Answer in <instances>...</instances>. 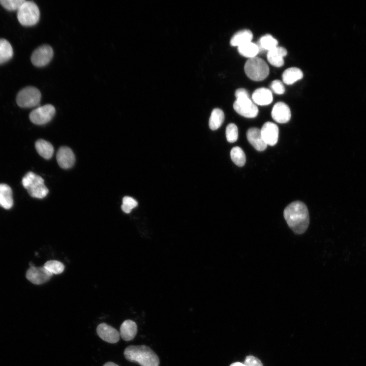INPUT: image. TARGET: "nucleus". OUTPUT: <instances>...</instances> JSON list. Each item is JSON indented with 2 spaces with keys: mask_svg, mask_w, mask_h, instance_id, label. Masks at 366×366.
<instances>
[{
  "mask_svg": "<svg viewBox=\"0 0 366 366\" xmlns=\"http://www.w3.org/2000/svg\"><path fill=\"white\" fill-rule=\"evenodd\" d=\"M284 217L288 226L296 234L303 233L309 226V211L301 201H294L288 205L284 210Z\"/></svg>",
  "mask_w": 366,
  "mask_h": 366,
  "instance_id": "obj_1",
  "label": "nucleus"
},
{
  "mask_svg": "<svg viewBox=\"0 0 366 366\" xmlns=\"http://www.w3.org/2000/svg\"><path fill=\"white\" fill-rule=\"evenodd\" d=\"M125 358L129 361L137 363L140 366H159L160 359L156 353L145 345H130L124 352Z\"/></svg>",
  "mask_w": 366,
  "mask_h": 366,
  "instance_id": "obj_2",
  "label": "nucleus"
},
{
  "mask_svg": "<svg viewBox=\"0 0 366 366\" xmlns=\"http://www.w3.org/2000/svg\"><path fill=\"white\" fill-rule=\"evenodd\" d=\"M236 98L233 104L235 111L240 115L253 118L258 113V109L250 98L248 92L244 88L237 89L235 93Z\"/></svg>",
  "mask_w": 366,
  "mask_h": 366,
  "instance_id": "obj_3",
  "label": "nucleus"
},
{
  "mask_svg": "<svg viewBox=\"0 0 366 366\" xmlns=\"http://www.w3.org/2000/svg\"><path fill=\"white\" fill-rule=\"evenodd\" d=\"M22 184L32 197L42 199L48 193L49 191L44 184V179L33 172L25 174L22 178Z\"/></svg>",
  "mask_w": 366,
  "mask_h": 366,
  "instance_id": "obj_4",
  "label": "nucleus"
},
{
  "mask_svg": "<svg viewBox=\"0 0 366 366\" xmlns=\"http://www.w3.org/2000/svg\"><path fill=\"white\" fill-rule=\"evenodd\" d=\"M17 19L25 26L36 24L40 19V11L37 5L31 1H24L17 10Z\"/></svg>",
  "mask_w": 366,
  "mask_h": 366,
  "instance_id": "obj_5",
  "label": "nucleus"
},
{
  "mask_svg": "<svg viewBox=\"0 0 366 366\" xmlns=\"http://www.w3.org/2000/svg\"><path fill=\"white\" fill-rule=\"evenodd\" d=\"M245 71L247 76L254 81H261L269 74L267 64L261 58L254 57L249 58L245 65Z\"/></svg>",
  "mask_w": 366,
  "mask_h": 366,
  "instance_id": "obj_6",
  "label": "nucleus"
},
{
  "mask_svg": "<svg viewBox=\"0 0 366 366\" xmlns=\"http://www.w3.org/2000/svg\"><path fill=\"white\" fill-rule=\"evenodd\" d=\"M41 99L39 90L34 86H27L20 90L16 97L17 105L22 108H32L38 105Z\"/></svg>",
  "mask_w": 366,
  "mask_h": 366,
  "instance_id": "obj_7",
  "label": "nucleus"
},
{
  "mask_svg": "<svg viewBox=\"0 0 366 366\" xmlns=\"http://www.w3.org/2000/svg\"><path fill=\"white\" fill-rule=\"evenodd\" d=\"M55 113L54 107L50 104H47L33 110L29 114L30 120L34 124L38 125H44L50 121Z\"/></svg>",
  "mask_w": 366,
  "mask_h": 366,
  "instance_id": "obj_8",
  "label": "nucleus"
},
{
  "mask_svg": "<svg viewBox=\"0 0 366 366\" xmlns=\"http://www.w3.org/2000/svg\"><path fill=\"white\" fill-rule=\"evenodd\" d=\"M53 56V51L52 47L48 45H43L34 51L30 59L35 66L42 67L49 64Z\"/></svg>",
  "mask_w": 366,
  "mask_h": 366,
  "instance_id": "obj_9",
  "label": "nucleus"
},
{
  "mask_svg": "<svg viewBox=\"0 0 366 366\" xmlns=\"http://www.w3.org/2000/svg\"><path fill=\"white\" fill-rule=\"evenodd\" d=\"M52 274L44 266L41 267L33 266L27 269L26 272V278L32 283L40 285L49 281Z\"/></svg>",
  "mask_w": 366,
  "mask_h": 366,
  "instance_id": "obj_10",
  "label": "nucleus"
},
{
  "mask_svg": "<svg viewBox=\"0 0 366 366\" xmlns=\"http://www.w3.org/2000/svg\"><path fill=\"white\" fill-rule=\"evenodd\" d=\"M96 330L98 336L107 343L114 344L119 340V332L107 323H100L97 326Z\"/></svg>",
  "mask_w": 366,
  "mask_h": 366,
  "instance_id": "obj_11",
  "label": "nucleus"
},
{
  "mask_svg": "<svg viewBox=\"0 0 366 366\" xmlns=\"http://www.w3.org/2000/svg\"><path fill=\"white\" fill-rule=\"evenodd\" d=\"M262 137L267 145H274L278 141L279 128L276 124L267 121L260 130Z\"/></svg>",
  "mask_w": 366,
  "mask_h": 366,
  "instance_id": "obj_12",
  "label": "nucleus"
},
{
  "mask_svg": "<svg viewBox=\"0 0 366 366\" xmlns=\"http://www.w3.org/2000/svg\"><path fill=\"white\" fill-rule=\"evenodd\" d=\"M56 160L61 168L69 169L73 166L75 157L71 148L67 146H62L57 151Z\"/></svg>",
  "mask_w": 366,
  "mask_h": 366,
  "instance_id": "obj_13",
  "label": "nucleus"
},
{
  "mask_svg": "<svg viewBox=\"0 0 366 366\" xmlns=\"http://www.w3.org/2000/svg\"><path fill=\"white\" fill-rule=\"evenodd\" d=\"M291 111L288 106L285 103L279 102L273 107L271 111L272 118L279 123H286L291 118Z\"/></svg>",
  "mask_w": 366,
  "mask_h": 366,
  "instance_id": "obj_14",
  "label": "nucleus"
},
{
  "mask_svg": "<svg viewBox=\"0 0 366 366\" xmlns=\"http://www.w3.org/2000/svg\"><path fill=\"white\" fill-rule=\"evenodd\" d=\"M247 139L250 144L257 150L263 151L267 146L264 141L260 129L251 128L247 132Z\"/></svg>",
  "mask_w": 366,
  "mask_h": 366,
  "instance_id": "obj_15",
  "label": "nucleus"
},
{
  "mask_svg": "<svg viewBox=\"0 0 366 366\" xmlns=\"http://www.w3.org/2000/svg\"><path fill=\"white\" fill-rule=\"evenodd\" d=\"M287 51L285 48L277 46L268 51L267 58L271 65L280 67L284 65L283 57L287 55Z\"/></svg>",
  "mask_w": 366,
  "mask_h": 366,
  "instance_id": "obj_16",
  "label": "nucleus"
},
{
  "mask_svg": "<svg viewBox=\"0 0 366 366\" xmlns=\"http://www.w3.org/2000/svg\"><path fill=\"white\" fill-rule=\"evenodd\" d=\"M137 332L136 323L131 320H126L121 324L119 329L120 337L126 341H131Z\"/></svg>",
  "mask_w": 366,
  "mask_h": 366,
  "instance_id": "obj_17",
  "label": "nucleus"
},
{
  "mask_svg": "<svg viewBox=\"0 0 366 366\" xmlns=\"http://www.w3.org/2000/svg\"><path fill=\"white\" fill-rule=\"evenodd\" d=\"M252 100L259 105H267L270 104L273 100L271 92L266 88L262 87L256 89L252 95Z\"/></svg>",
  "mask_w": 366,
  "mask_h": 366,
  "instance_id": "obj_18",
  "label": "nucleus"
},
{
  "mask_svg": "<svg viewBox=\"0 0 366 366\" xmlns=\"http://www.w3.org/2000/svg\"><path fill=\"white\" fill-rule=\"evenodd\" d=\"M13 205V199L11 188L6 184H0V206L6 209H9Z\"/></svg>",
  "mask_w": 366,
  "mask_h": 366,
  "instance_id": "obj_19",
  "label": "nucleus"
},
{
  "mask_svg": "<svg viewBox=\"0 0 366 366\" xmlns=\"http://www.w3.org/2000/svg\"><path fill=\"white\" fill-rule=\"evenodd\" d=\"M253 39L252 33L248 29H243L236 32L230 40V44L233 46L239 47L251 42Z\"/></svg>",
  "mask_w": 366,
  "mask_h": 366,
  "instance_id": "obj_20",
  "label": "nucleus"
},
{
  "mask_svg": "<svg viewBox=\"0 0 366 366\" xmlns=\"http://www.w3.org/2000/svg\"><path fill=\"white\" fill-rule=\"evenodd\" d=\"M35 148L38 153L44 159H49L53 154L54 148L52 145L45 140H37L35 143Z\"/></svg>",
  "mask_w": 366,
  "mask_h": 366,
  "instance_id": "obj_21",
  "label": "nucleus"
},
{
  "mask_svg": "<svg viewBox=\"0 0 366 366\" xmlns=\"http://www.w3.org/2000/svg\"><path fill=\"white\" fill-rule=\"evenodd\" d=\"M303 73L298 68L292 67L287 69L283 73L282 79L286 84H292L302 78Z\"/></svg>",
  "mask_w": 366,
  "mask_h": 366,
  "instance_id": "obj_22",
  "label": "nucleus"
},
{
  "mask_svg": "<svg viewBox=\"0 0 366 366\" xmlns=\"http://www.w3.org/2000/svg\"><path fill=\"white\" fill-rule=\"evenodd\" d=\"M13 55V50L10 43L6 39H0V64L9 60Z\"/></svg>",
  "mask_w": 366,
  "mask_h": 366,
  "instance_id": "obj_23",
  "label": "nucleus"
},
{
  "mask_svg": "<svg viewBox=\"0 0 366 366\" xmlns=\"http://www.w3.org/2000/svg\"><path fill=\"white\" fill-rule=\"evenodd\" d=\"M224 120V113L219 109H214L211 112L209 119V127L212 130H216L222 125Z\"/></svg>",
  "mask_w": 366,
  "mask_h": 366,
  "instance_id": "obj_24",
  "label": "nucleus"
},
{
  "mask_svg": "<svg viewBox=\"0 0 366 366\" xmlns=\"http://www.w3.org/2000/svg\"><path fill=\"white\" fill-rule=\"evenodd\" d=\"M238 51L241 55L251 58L256 56L259 48L257 44L250 42L238 47Z\"/></svg>",
  "mask_w": 366,
  "mask_h": 366,
  "instance_id": "obj_25",
  "label": "nucleus"
},
{
  "mask_svg": "<svg viewBox=\"0 0 366 366\" xmlns=\"http://www.w3.org/2000/svg\"><path fill=\"white\" fill-rule=\"evenodd\" d=\"M230 156L232 161L237 166L242 167L245 165L246 155L240 147L235 146L232 148L230 151Z\"/></svg>",
  "mask_w": 366,
  "mask_h": 366,
  "instance_id": "obj_26",
  "label": "nucleus"
},
{
  "mask_svg": "<svg viewBox=\"0 0 366 366\" xmlns=\"http://www.w3.org/2000/svg\"><path fill=\"white\" fill-rule=\"evenodd\" d=\"M278 41L268 34L262 37L259 42L261 48L268 51L278 46Z\"/></svg>",
  "mask_w": 366,
  "mask_h": 366,
  "instance_id": "obj_27",
  "label": "nucleus"
},
{
  "mask_svg": "<svg viewBox=\"0 0 366 366\" xmlns=\"http://www.w3.org/2000/svg\"><path fill=\"white\" fill-rule=\"evenodd\" d=\"M44 266L52 274L61 273L64 270V265L57 260L47 261Z\"/></svg>",
  "mask_w": 366,
  "mask_h": 366,
  "instance_id": "obj_28",
  "label": "nucleus"
},
{
  "mask_svg": "<svg viewBox=\"0 0 366 366\" xmlns=\"http://www.w3.org/2000/svg\"><path fill=\"white\" fill-rule=\"evenodd\" d=\"M226 136L229 142H235L238 138V129L234 124H229L226 129Z\"/></svg>",
  "mask_w": 366,
  "mask_h": 366,
  "instance_id": "obj_29",
  "label": "nucleus"
},
{
  "mask_svg": "<svg viewBox=\"0 0 366 366\" xmlns=\"http://www.w3.org/2000/svg\"><path fill=\"white\" fill-rule=\"evenodd\" d=\"M25 0H0V4L9 11L18 10Z\"/></svg>",
  "mask_w": 366,
  "mask_h": 366,
  "instance_id": "obj_30",
  "label": "nucleus"
},
{
  "mask_svg": "<svg viewBox=\"0 0 366 366\" xmlns=\"http://www.w3.org/2000/svg\"><path fill=\"white\" fill-rule=\"evenodd\" d=\"M138 205V202L134 198L129 197L125 196L123 199V204L121 205V209L125 212L129 214L131 211V210L136 207Z\"/></svg>",
  "mask_w": 366,
  "mask_h": 366,
  "instance_id": "obj_31",
  "label": "nucleus"
},
{
  "mask_svg": "<svg viewBox=\"0 0 366 366\" xmlns=\"http://www.w3.org/2000/svg\"><path fill=\"white\" fill-rule=\"evenodd\" d=\"M270 87L272 91L277 94H283L285 92V87L282 82L279 80H275L272 81Z\"/></svg>",
  "mask_w": 366,
  "mask_h": 366,
  "instance_id": "obj_32",
  "label": "nucleus"
},
{
  "mask_svg": "<svg viewBox=\"0 0 366 366\" xmlns=\"http://www.w3.org/2000/svg\"><path fill=\"white\" fill-rule=\"evenodd\" d=\"M243 363L246 366H263L261 360L253 355L247 356Z\"/></svg>",
  "mask_w": 366,
  "mask_h": 366,
  "instance_id": "obj_33",
  "label": "nucleus"
},
{
  "mask_svg": "<svg viewBox=\"0 0 366 366\" xmlns=\"http://www.w3.org/2000/svg\"><path fill=\"white\" fill-rule=\"evenodd\" d=\"M230 366H246V365L243 363L235 362L231 364Z\"/></svg>",
  "mask_w": 366,
  "mask_h": 366,
  "instance_id": "obj_34",
  "label": "nucleus"
},
{
  "mask_svg": "<svg viewBox=\"0 0 366 366\" xmlns=\"http://www.w3.org/2000/svg\"><path fill=\"white\" fill-rule=\"evenodd\" d=\"M103 366H119L118 365L116 364V363L111 362V361H108L106 363H105Z\"/></svg>",
  "mask_w": 366,
  "mask_h": 366,
  "instance_id": "obj_35",
  "label": "nucleus"
}]
</instances>
